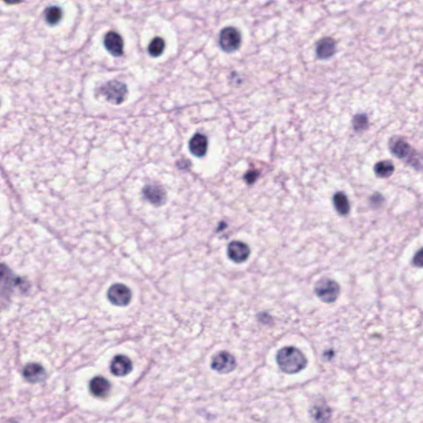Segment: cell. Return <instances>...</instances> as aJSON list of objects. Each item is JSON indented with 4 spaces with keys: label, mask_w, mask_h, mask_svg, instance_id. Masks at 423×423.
Listing matches in <instances>:
<instances>
[{
    "label": "cell",
    "mask_w": 423,
    "mask_h": 423,
    "mask_svg": "<svg viewBox=\"0 0 423 423\" xmlns=\"http://www.w3.org/2000/svg\"><path fill=\"white\" fill-rule=\"evenodd\" d=\"M314 291L319 300L327 304H331L337 300L341 289L339 284L335 281L324 278L316 283Z\"/></svg>",
    "instance_id": "obj_3"
},
{
    "label": "cell",
    "mask_w": 423,
    "mask_h": 423,
    "mask_svg": "<svg viewBox=\"0 0 423 423\" xmlns=\"http://www.w3.org/2000/svg\"><path fill=\"white\" fill-rule=\"evenodd\" d=\"M333 205L338 214L342 216L347 215L350 212V203L348 198L343 192L335 193L333 196Z\"/></svg>",
    "instance_id": "obj_17"
},
{
    "label": "cell",
    "mask_w": 423,
    "mask_h": 423,
    "mask_svg": "<svg viewBox=\"0 0 423 423\" xmlns=\"http://www.w3.org/2000/svg\"><path fill=\"white\" fill-rule=\"evenodd\" d=\"M62 15H63L62 9L58 6L48 7L47 9H46L45 13H44L46 22L52 26L56 25L60 21Z\"/></svg>",
    "instance_id": "obj_19"
},
{
    "label": "cell",
    "mask_w": 423,
    "mask_h": 423,
    "mask_svg": "<svg viewBox=\"0 0 423 423\" xmlns=\"http://www.w3.org/2000/svg\"><path fill=\"white\" fill-rule=\"evenodd\" d=\"M24 377L27 381L32 384L43 382L47 377L45 369L40 364L29 363L25 366L23 371Z\"/></svg>",
    "instance_id": "obj_11"
},
{
    "label": "cell",
    "mask_w": 423,
    "mask_h": 423,
    "mask_svg": "<svg viewBox=\"0 0 423 423\" xmlns=\"http://www.w3.org/2000/svg\"><path fill=\"white\" fill-rule=\"evenodd\" d=\"M312 415L318 423H330L331 412L326 404H316L312 409Z\"/></svg>",
    "instance_id": "obj_15"
},
{
    "label": "cell",
    "mask_w": 423,
    "mask_h": 423,
    "mask_svg": "<svg viewBox=\"0 0 423 423\" xmlns=\"http://www.w3.org/2000/svg\"><path fill=\"white\" fill-rule=\"evenodd\" d=\"M108 299L114 305L125 307L132 300V291L124 284H115L108 290Z\"/></svg>",
    "instance_id": "obj_5"
},
{
    "label": "cell",
    "mask_w": 423,
    "mask_h": 423,
    "mask_svg": "<svg viewBox=\"0 0 423 423\" xmlns=\"http://www.w3.org/2000/svg\"><path fill=\"white\" fill-rule=\"evenodd\" d=\"M213 370L219 374H228L235 370L237 362L235 357L227 351L218 352L212 359L211 364Z\"/></svg>",
    "instance_id": "obj_6"
},
{
    "label": "cell",
    "mask_w": 423,
    "mask_h": 423,
    "mask_svg": "<svg viewBox=\"0 0 423 423\" xmlns=\"http://www.w3.org/2000/svg\"><path fill=\"white\" fill-rule=\"evenodd\" d=\"M353 128L357 132H362L367 129L368 118L366 114H357L353 118Z\"/></svg>",
    "instance_id": "obj_21"
},
{
    "label": "cell",
    "mask_w": 423,
    "mask_h": 423,
    "mask_svg": "<svg viewBox=\"0 0 423 423\" xmlns=\"http://www.w3.org/2000/svg\"><path fill=\"white\" fill-rule=\"evenodd\" d=\"M207 137L202 133H196L188 142V148L191 154L197 157H203L207 152Z\"/></svg>",
    "instance_id": "obj_12"
},
{
    "label": "cell",
    "mask_w": 423,
    "mask_h": 423,
    "mask_svg": "<svg viewBox=\"0 0 423 423\" xmlns=\"http://www.w3.org/2000/svg\"><path fill=\"white\" fill-rule=\"evenodd\" d=\"M165 47V43L164 39L161 37H155L148 46V52L153 57H158L164 52Z\"/></svg>",
    "instance_id": "obj_20"
},
{
    "label": "cell",
    "mask_w": 423,
    "mask_h": 423,
    "mask_svg": "<svg viewBox=\"0 0 423 423\" xmlns=\"http://www.w3.org/2000/svg\"><path fill=\"white\" fill-rule=\"evenodd\" d=\"M110 370L112 374L115 376H126L133 370V362L126 355H116L114 359H112Z\"/></svg>",
    "instance_id": "obj_9"
},
{
    "label": "cell",
    "mask_w": 423,
    "mask_h": 423,
    "mask_svg": "<svg viewBox=\"0 0 423 423\" xmlns=\"http://www.w3.org/2000/svg\"><path fill=\"white\" fill-rule=\"evenodd\" d=\"M374 173L379 178H388L394 172V165L390 160H382L374 165Z\"/></svg>",
    "instance_id": "obj_18"
},
{
    "label": "cell",
    "mask_w": 423,
    "mask_h": 423,
    "mask_svg": "<svg viewBox=\"0 0 423 423\" xmlns=\"http://www.w3.org/2000/svg\"><path fill=\"white\" fill-rule=\"evenodd\" d=\"M250 247L244 242L233 241L227 246L229 258L236 263H242L250 257Z\"/></svg>",
    "instance_id": "obj_8"
},
{
    "label": "cell",
    "mask_w": 423,
    "mask_h": 423,
    "mask_svg": "<svg viewBox=\"0 0 423 423\" xmlns=\"http://www.w3.org/2000/svg\"><path fill=\"white\" fill-rule=\"evenodd\" d=\"M111 390L110 382L103 376H95L90 382V391L94 397H105Z\"/></svg>",
    "instance_id": "obj_13"
},
{
    "label": "cell",
    "mask_w": 423,
    "mask_h": 423,
    "mask_svg": "<svg viewBox=\"0 0 423 423\" xmlns=\"http://www.w3.org/2000/svg\"><path fill=\"white\" fill-rule=\"evenodd\" d=\"M105 48L112 56L119 57L123 54L124 43L121 35L118 32L110 31L107 32L103 38Z\"/></svg>",
    "instance_id": "obj_7"
},
{
    "label": "cell",
    "mask_w": 423,
    "mask_h": 423,
    "mask_svg": "<svg viewBox=\"0 0 423 423\" xmlns=\"http://www.w3.org/2000/svg\"><path fill=\"white\" fill-rule=\"evenodd\" d=\"M336 47L333 39L325 37L319 41L316 47V56L319 59L326 60L331 57L335 54Z\"/></svg>",
    "instance_id": "obj_14"
},
{
    "label": "cell",
    "mask_w": 423,
    "mask_h": 423,
    "mask_svg": "<svg viewBox=\"0 0 423 423\" xmlns=\"http://www.w3.org/2000/svg\"><path fill=\"white\" fill-rule=\"evenodd\" d=\"M142 193L145 199L154 205H162L166 201V192L161 186L149 184L144 187Z\"/></svg>",
    "instance_id": "obj_10"
},
{
    "label": "cell",
    "mask_w": 423,
    "mask_h": 423,
    "mask_svg": "<svg viewBox=\"0 0 423 423\" xmlns=\"http://www.w3.org/2000/svg\"><path fill=\"white\" fill-rule=\"evenodd\" d=\"M260 176V173L257 171H248L247 173L245 176V180L246 183L249 184H251L257 180V178Z\"/></svg>",
    "instance_id": "obj_23"
},
{
    "label": "cell",
    "mask_w": 423,
    "mask_h": 423,
    "mask_svg": "<svg viewBox=\"0 0 423 423\" xmlns=\"http://www.w3.org/2000/svg\"><path fill=\"white\" fill-rule=\"evenodd\" d=\"M218 41L222 51L227 53L234 52L239 48L242 43L241 32L233 27H226L221 31Z\"/></svg>",
    "instance_id": "obj_4"
},
{
    "label": "cell",
    "mask_w": 423,
    "mask_h": 423,
    "mask_svg": "<svg viewBox=\"0 0 423 423\" xmlns=\"http://www.w3.org/2000/svg\"><path fill=\"white\" fill-rule=\"evenodd\" d=\"M413 263L417 267H423V247L417 251L413 257Z\"/></svg>",
    "instance_id": "obj_22"
},
{
    "label": "cell",
    "mask_w": 423,
    "mask_h": 423,
    "mask_svg": "<svg viewBox=\"0 0 423 423\" xmlns=\"http://www.w3.org/2000/svg\"><path fill=\"white\" fill-rule=\"evenodd\" d=\"M276 361L281 370L289 374H297L308 365L304 353L293 346L280 349L277 353Z\"/></svg>",
    "instance_id": "obj_1"
},
{
    "label": "cell",
    "mask_w": 423,
    "mask_h": 423,
    "mask_svg": "<svg viewBox=\"0 0 423 423\" xmlns=\"http://www.w3.org/2000/svg\"><path fill=\"white\" fill-rule=\"evenodd\" d=\"M390 149H391L392 153L394 156H397V158L404 160V159L410 157L412 148H411L410 145L404 140H395L391 144Z\"/></svg>",
    "instance_id": "obj_16"
},
{
    "label": "cell",
    "mask_w": 423,
    "mask_h": 423,
    "mask_svg": "<svg viewBox=\"0 0 423 423\" xmlns=\"http://www.w3.org/2000/svg\"><path fill=\"white\" fill-rule=\"evenodd\" d=\"M101 95L105 97L109 103L119 105L123 103L128 96V86L118 80L107 82L99 90Z\"/></svg>",
    "instance_id": "obj_2"
}]
</instances>
